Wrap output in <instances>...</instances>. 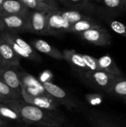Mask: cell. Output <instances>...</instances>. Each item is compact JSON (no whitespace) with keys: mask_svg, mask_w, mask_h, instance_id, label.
I'll use <instances>...</instances> for the list:
<instances>
[{"mask_svg":"<svg viewBox=\"0 0 126 127\" xmlns=\"http://www.w3.org/2000/svg\"><path fill=\"white\" fill-rule=\"evenodd\" d=\"M4 100H5V99H4L3 97H1L0 96V103H2Z\"/></svg>","mask_w":126,"mask_h":127,"instance_id":"33","label":"cell"},{"mask_svg":"<svg viewBox=\"0 0 126 127\" xmlns=\"http://www.w3.org/2000/svg\"><path fill=\"white\" fill-rule=\"evenodd\" d=\"M48 12L31 10L28 14L29 32L38 35H48L47 15Z\"/></svg>","mask_w":126,"mask_h":127,"instance_id":"7","label":"cell"},{"mask_svg":"<svg viewBox=\"0 0 126 127\" xmlns=\"http://www.w3.org/2000/svg\"><path fill=\"white\" fill-rule=\"evenodd\" d=\"M40 2L52 7L54 10H59L60 9V6L59 4L57 2L56 0H38Z\"/></svg>","mask_w":126,"mask_h":127,"instance_id":"28","label":"cell"},{"mask_svg":"<svg viewBox=\"0 0 126 127\" xmlns=\"http://www.w3.org/2000/svg\"><path fill=\"white\" fill-rule=\"evenodd\" d=\"M60 4H62L67 9H72L82 11L90 16L92 14H97L101 16H111L116 14L113 11H111L106 8L97 7L92 1V0H56Z\"/></svg>","mask_w":126,"mask_h":127,"instance_id":"3","label":"cell"},{"mask_svg":"<svg viewBox=\"0 0 126 127\" xmlns=\"http://www.w3.org/2000/svg\"><path fill=\"white\" fill-rule=\"evenodd\" d=\"M1 19L6 30L13 33L29 32L28 16L22 15H1Z\"/></svg>","mask_w":126,"mask_h":127,"instance_id":"8","label":"cell"},{"mask_svg":"<svg viewBox=\"0 0 126 127\" xmlns=\"http://www.w3.org/2000/svg\"><path fill=\"white\" fill-rule=\"evenodd\" d=\"M0 96L5 100H23L19 95L0 80Z\"/></svg>","mask_w":126,"mask_h":127,"instance_id":"23","label":"cell"},{"mask_svg":"<svg viewBox=\"0 0 126 127\" xmlns=\"http://www.w3.org/2000/svg\"><path fill=\"white\" fill-rule=\"evenodd\" d=\"M4 1V0H0V7H1V4L3 3Z\"/></svg>","mask_w":126,"mask_h":127,"instance_id":"34","label":"cell"},{"mask_svg":"<svg viewBox=\"0 0 126 127\" xmlns=\"http://www.w3.org/2000/svg\"><path fill=\"white\" fill-rule=\"evenodd\" d=\"M85 100L91 106H99L104 100V96L101 94H88L85 95Z\"/></svg>","mask_w":126,"mask_h":127,"instance_id":"27","label":"cell"},{"mask_svg":"<svg viewBox=\"0 0 126 127\" xmlns=\"http://www.w3.org/2000/svg\"><path fill=\"white\" fill-rule=\"evenodd\" d=\"M59 16L71 25L83 19H94L92 16H90L85 13L79 10H72V9H63L61 8L57 10Z\"/></svg>","mask_w":126,"mask_h":127,"instance_id":"18","label":"cell"},{"mask_svg":"<svg viewBox=\"0 0 126 127\" xmlns=\"http://www.w3.org/2000/svg\"><path fill=\"white\" fill-rule=\"evenodd\" d=\"M57 10H58L48 13V35L58 36L62 33L68 32V29L71 25L59 16Z\"/></svg>","mask_w":126,"mask_h":127,"instance_id":"9","label":"cell"},{"mask_svg":"<svg viewBox=\"0 0 126 127\" xmlns=\"http://www.w3.org/2000/svg\"><path fill=\"white\" fill-rule=\"evenodd\" d=\"M123 2H124V3L126 4V0H123Z\"/></svg>","mask_w":126,"mask_h":127,"instance_id":"37","label":"cell"},{"mask_svg":"<svg viewBox=\"0 0 126 127\" xmlns=\"http://www.w3.org/2000/svg\"><path fill=\"white\" fill-rule=\"evenodd\" d=\"M19 65H7L0 72V80L7 84L15 92L21 95V83L19 80Z\"/></svg>","mask_w":126,"mask_h":127,"instance_id":"10","label":"cell"},{"mask_svg":"<svg viewBox=\"0 0 126 127\" xmlns=\"http://www.w3.org/2000/svg\"><path fill=\"white\" fill-rule=\"evenodd\" d=\"M31 46L39 52H41L47 56L52 57L57 60H62V52L59 51L56 48L52 46L48 42L43 39H34L31 41Z\"/></svg>","mask_w":126,"mask_h":127,"instance_id":"16","label":"cell"},{"mask_svg":"<svg viewBox=\"0 0 126 127\" xmlns=\"http://www.w3.org/2000/svg\"></svg>","mask_w":126,"mask_h":127,"instance_id":"40","label":"cell"},{"mask_svg":"<svg viewBox=\"0 0 126 127\" xmlns=\"http://www.w3.org/2000/svg\"><path fill=\"white\" fill-rule=\"evenodd\" d=\"M63 60H65L75 71L83 74L88 71L83 60L82 54L77 53L72 49H65L62 51Z\"/></svg>","mask_w":126,"mask_h":127,"instance_id":"15","label":"cell"},{"mask_svg":"<svg viewBox=\"0 0 126 127\" xmlns=\"http://www.w3.org/2000/svg\"><path fill=\"white\" fill-rule=\"evenodd\" d=\"M79 35L83 40L97 46L106 47L111 44V35L102 26L87 30Z\"/></svg>","mask_w":126,"mask_h":127,"instance_id":"5","label":"cell"},{"mask_svg":"<svg viewBox=\"0 0 126 127\" xmlns=\"http://www.w3.org/2000/svg\"><path fill=\"white\" fill-rule=\"evenodd\" d=\"M21 95L24 101L40 109L47 110H58L61 103L50 95L45 94L42 95H31L21 87Z\"/></svg>","mask_w":126,"mask_h":127,"instance_id":"4","label":"cell"},{"mask_svg":"<svg viewBox=\"0 0 126 127\" xmlns=\"http://www.w3.org/2000/svg\"></svg>","mask_w":126,"mask_h":127,"instance_id":"39","label":"cell"},{"mask_svg":"<svg viewBox=\"0 0 126 127\" xmlns=\"http://www.w3.org/2000/svg\"><path fill=\"white\" fill-rule=\"evenodd\" d=\"M42 84L46 92L52 97L56 98L61 103V105H64L68 109H74L77 107L76 103L61 87L50 81H43Z\"/></svg>","mask_w":126,"mask_h":127,"instance_id":"12","label":"cell"},{"mask_svg":"<svg viewBox=\"0 0 126 127\" xmlns=\"http://www.w3.org/2000/svg\"></svg>","mask_w":126,"mask_h":127,"instance_id":"41","label":"cell"},{"mask_svg":"<svg viewBox=\"0 0 126 127\" xmlns=\"http://www.w3.org/2000/svg\"><path fill=\"white\" fill-rule=\"evenodd\" d=\"M101 25L94 19H83L72 24L68 29V32H73L79 34L87 30L98 28Z\"/></svg>","mask_w":126,"mask_h":127,"instance_id":"19","label":"cell"},{"mask_svg":"<svg viewBox=\"0 0 126 127\" xmlns=\"http://www.w3.org/2000/svg\"><path fill=\"white\" fill-rule=\"evenodd\" d=\"M7 121L0 116V127H7Z\"/></svg>","mask_w":126,"mask_h":127,"instance_id":"30","label":"cell"},{"mask_svg":"<svg viewBox=\"0 0 126 127\" xmlns=\"http://www.w3.org/2000/svg\"><path fill=\"white\" fill-rule=\"evenodd\" d=\"M124 100H125V102L126 103V97H124Z\"/></svg>","mask_w":126,"mask_h":127,"instance_id":"38","label":"cell"},{"mask_svg":"<svg viewBox=\"0 0 126 127\" xmlns=\"http://www.w3.org/2000/svg\"><path fill=\"white\" fill-rule=\"evenodd\" d=\"M27 127L25 126H17V127Z\"/></svg>","mask_w":126,"mask_h":127,"instance_id":"35","label":"cell"},{"mask_svg":"<svg viewBox=\"0 0 126 127\" xmlns=\"http://www.w3.org/2000/svg\"><path fill=\"white\" fill-rule=\"evenodd\" d=\"M4 67H5V65L3 64V63H2V62L0 60V72L4 69Z\"/></svg>","mask_w":126,"mask_h":127,"instance_id":"32","label":"cell"},{"mask_svg":"<svg viewBox=\"0 0 126 127\" xmlns=\"http://www.w3.org/2000/svg\"><path fill=\"white\" fill-rule=\"evenodd\" d=\"M100 71H105L116 77H123V74L109 55H104L97 59Z\"/></svg>","mask_w":126,"mask_h":127,"instance_id":"17","label":"cell"},{"mask_svg":"<svg viewBox=\"0 0 126 127\" xmlns=\"http://www.w3.org/2000/svg\"><path fill=\"white\" fill-rule=\"evenodd\" d=\"M110 28L115 33L126 38V25L117 20H108Z\"/></svg>","mask_w":126,"mask_h":127,"instance_id":"25","label":"cell"},{"mask_svg":"<svg viewBox=\"0 0 126 127\" xmlns=\"http://www.w3.org/2000/svg\"><path fill=\"white\" fill-rule=\"evenodd\" d=\"M0 60L7 65H19L21 57L17 55L11 46L0 36Z\"/></svg>","mask_w":126,"mask_h":127,"instance_id":"14","label":"cell"},{"mask_svg":"<svg viewBox=\"0 0 126 127\" xmlns=\"http://www.w3.org/2000/svg\"><path fill=\"white\" fill-rule=\"evenodd\" d=\"M0 36L11 46L15 53L21 58L34 62H40L42 60L41 57L34 48L16 33L4 30L0 32Z\"/></svg>","mask_w":126,"mask_h":127,"instance_id":"2","label":"cell"},{"mask_svg":"<svg viewBox=\"0 0 126 127\" xmlns=\"http://www.w3.org/2000/svg\"><path fill=\"white\" fill-rule=\"evenodd\" d=\"M19 1H22L24 4H25L30 10L46 11V12H50V11L56 10H54L48 5L40 2L38 0H19Z\"/></svg>","mask_w":126,"mask_h":127,"instance_id":"24","label":"cell"},{"mask_svg":"<svg viewBox=\"0 0 126 127\" xmlns=\"http://www.w3.org/2000/svg\"><path fill=\"white\" fill-rule=\"evenodd\" d=\"M30 10L19 0H4L0 7V16L10 14L28 16Z\"/></svg>","mask_w":126,"mask_h":127,"instance_id":"13","label":"cell"},{"mask_svg":"<svg viewBox=\"0 0 126 127\" xmlns=\"http://www.w3.org/2000/svg\"><path fill=\"white\" fill-rule=\"evenodd\" d=\"M5 105L14 109L27 125L40 127H59L66 122V118L58 110H47L30 105L23 100H4Z\"/></svg>","mask_w":126,"mask_h":127,"instance_id":"1","label":"cell"},{"mask_svg":"<svg viewBox=\"0 0 126 127\" xmlns=\"http://www.w3.org/2000/svg\"><path fill=\"white\" fill-rule=\"evenodd\" d=\"M106 9L114 13L126 12V4L123 0H101Z\"/></svg>","mask_w":126,"mask_h":127,"instance_id":"22","label":"cell"},{"mask_svg":"<svg viewBox=\"0 0 126 127\" xmlns=\"http://www.w3.org/2000/svg\"><path fill=\"white\" fill-rule=\"evenodd\" d=\"M106 93H108L110 95H112L117 97H120L123 98L126 97V78H124V77L117 78Z\"/></svg>","mask_w":126,"mask_h":127,"instance_id":"20","label":"cell"},{"mask_svg":"<svg viewBox=\"0 0 126 127\" xmlns=\"http://www.w3.org/2000/svg\"><path fill=\"white\" fill-rule=\"evenodd\" d=\"M82 56L88 71H100L99 66H98L97 58H95L88 54H82Z\"/></svg>","mask_w":126,"mask_h":127,"instance_id":"26","label":"cell"},{"mask_svg":"<svg viewBox=\"0 0 126 127\" xmlns=\"http://www.w3.org/2000/svg\"><path fill=\"white\" fill-rule=\"evenodd\" d=\"M4 30H6V28H5V26H4V25L1 19V16H0V32H1Z\"/></svg>","mask_w":126,"mask_h":127,"instance_id":"31","label":"cell"},{"mask_svg":"<svg viewBox=\"0 0 126 127\" xmlns=\"http://www.w3.org/2000/svg\"><path fill=\"white\" fill-rule=\"evenodd\" d=\"M19 80L21 83V87L31 95L36 96L48 94L42 86V83L22 68L19 70Z\"/></svg>","mask_w":126,"mask_h":127,"instance_id":"11","label":"cell"},{"mask_svg":"<svg viewBox=\"0 0 126 127\" xmlns=\"http://www.w3.org/2000/svg\"><path fill=\"white\" fill-rule=\"evenodd\" d=\"M98 124H99V127H117L113 123L106 120H99Z\"/></svg>","mask_w":126,"mask_h":127,"instance_id":"29","label":"cell"},{"mask_svg":"<svg viewBox=\"0 0 126 127\" xmlns=\"http://www.w3.org/2000/svg\"><path fill=\"white\" fill-rule=\"evenodd\" d=\"M83 75L94 87L105 92H108L114 80L118 78L102 71H87Z\"/></svg>","mask_w":126,"mask_h":127,"instance_id":"6","label":"cell"},{"mask_svg":"<svg viewBox=\"0 0 126 127\" xmlns=\"http://www.w3.org/2000/svg\"><path fill=\"white\" fill-rule=\"evenodd\" d=\"M96 1H97V2H101V0H95Z\"/></svg>","mask_w":126,"mask_h":127,"instance_id":"36","label":"cell"},{"mask_svg":"<svg viewBox=\"0 0 126 127\" xmlns=\"http://www.w3.org/2000/svg\"><path fill=\"white\" fill-rule=\"evenodd\" d=\"M0 116L7 121H13L19 123H23L19 114L3 103H0Z\"/></svg>","mask_w":126,"mask_h":127,"instance_id":"21","label":"cell"}]
</instances>
